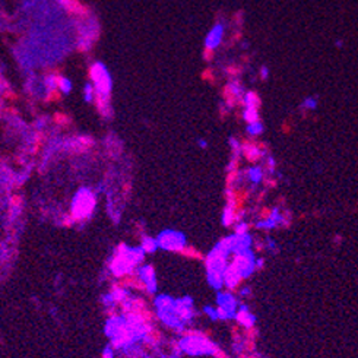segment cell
Wrapping results in <instances>:
<instances>
[{
    "label": "cell",
    "instance_id": "obj_1",
    "mask_svg": "<svg viewBox=\"0 0 358 358\" xmlns=\"http://www.w3.org/2000/svg\"><path fill=\"white\" fill-rule=\"evenodd\" d=\"M158 243H159V246L162 247V248H167V250H171V251H177V253H180V250L184 247L183 239L176 233H165V234H162L159 237Z\"/></svg>",
    "mask_w": 358,
    "mask_h": 358
},
{
    "label": "cell",
    "instance_id": "obj_2",
    "mask_svg": "<svg viewBox=\"0 0 358 358\" xmlns=\"http://www.w3.org/2000/svg\"><path fill=\"white\" fill-rule=\"evenodd\" d=\"M94 208V199L90 196V193L81 196L76 202V208H75V218H85L87 215H90V212Z\"/></svg>",
    "mask_w": 358,
    "mask_h": 358
},
{
    "label": "cell",
    "instance_id": "obj_3",
    "mask_svg": "<svg viewBox=\"0 0 358 358\" xmlns=\"http://www.w3.org/2000/svg\"><path fill=\"white\" fill-rule=\"evenodd\" d=\"M179 254L184 256V257H187V259H193V260H205L203 254H202L199 250H196L195 247L184 246L181 250H180Z\"/></svg>",
    "mask_w": 358,
    "mask_h": 358
},
{
    "label": "cell",
    "instance_id": "obj_4",
    "mask_svg": "<svg viewBox=\"0 0 358 358\" xmlns=\"http://www.w3.org/2000/svg\"><path fill=\"white\" fill-rule=\"evenodd\" d=\"M236 320H237V323L240 325V326H243V328H250V326H253V317L250 316V313L247 312V310H240V312H237L236 314Z\"/></svg>",
    "mask_w": 358,
    "mask_h": 358
},
{
    "label": "cell",
    "instance_id": "obj_5",
    "mask_svg": "<svg viewBox=\"0 0 358 358\" xmlns=\"http://www.w3.org/2000/svg\"><path fill=\"white\" fill-rule=\"evenodd\" d=\"M154 248H155V241L146 240V241L143 243V250H145V251H152Z\"/></svg>",
    "mask_w": 358,
    "mask_h": 358
},
{
    "label": "cell",
    "instance_id": "obj_6",
    "mask_svg": "<svg viewBox=\"0 0 358 358\" xmlns=\"http://www.w3.org/2000/svg\"><path fill=\"white\" fill-rule=\"evenodd\" d=\"M103 358H113L112 351H106V353L103 354Z\"/></svg>",
    "mask_w": 358,
    "mask_h": 358
}]
</instances>
